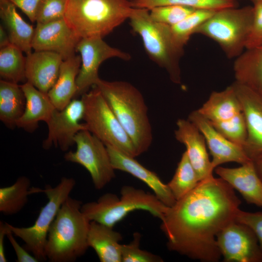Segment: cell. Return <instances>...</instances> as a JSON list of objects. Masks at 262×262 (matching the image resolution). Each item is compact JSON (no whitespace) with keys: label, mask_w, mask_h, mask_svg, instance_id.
Wrapping results in <instances>:
<instances>
[{"label":"cell","mask_w":262,"mask_h":262,"mask_svg":"<svg viewBox=\"0 0 262 262\" xmlns=\"http://www.w3.org/2000/svg\"><path fill=\"white\" fill-rule=\"evenodd\" d=\"M241 203L234 189L222 178L212 175L199 181L167 207L161 220L168 249L192 259L218 262L221 255L216 237L235 221Z\"/></svg>","instance_id":"1"},{"label":"cell","mask_w":262,"mask_h":262,"mask_svg":"<svg viewBox=\"0 0 262 262\" xmlns=\"http://www.w3.org/2000/svg\"><path fill=\"white\" fill-rule=\"evenodd\" d=\"M94 86L131 139L138 155L147 151L152 141V129L147 107L139 90L125 81L110 82L100 78Z\"/></svg>","instance_id":"2"},{"label":"cell","mask_w":262,"mask_h":262,"mask_svg":"<svg viewBox=\"0 0 262 262\" xmlns=\"http://www.w3.org/2000/svg\"><path fill=\"white\" fill-rule=\"evenodd\" d=\"M82 202L69 196L64 202L49 228L45 253L51 262H73L89 247L90 221L81 211Z\"/></svg>","instance_id":"3"},{"label":"cell","mask_w":262,"mask_h":262,"mask_svg":"<svg viewBox=\"0 0 262 262\" xmlns=\"http://www.w3.org/2000/svg\"><path fill=\"white\" fill-rule=\"evenodd\" d=\"M130 0H69L65 18L80 38L104 36L129 18Z\"/></svg>","instance_id":"4"},{"label":"cell","mask_w":262,"mask_h":262,"mask_svg":"<svg viewBox=\"0 0 262 262\" xmlns=\"http://www.w3.org/2000/svg\"><path fill=\"white\" fill-rule=\"evenodd\" d=\"M129 19L150 59L166 71L172 82L180 83V62L184 48L175 42L171 26L153 20L149 11L143 8H134Z\"/></svg>","instance_id":"5"},{"label":"cell","mask_w":262,"mask_h":262,"mask_svg":"<svg viewBox=\"0 0 262 262\" xmlns=\"http://www.w3.org/2000/svg\"><path fill=\"white\" fill-rule=\"evenodd\" d=\"M121 196L106 193L96 201L82 204L81 211L90 221L113 228L131 212L136 210L147 211L153 216L163 219L167 206L154 194L125 185L120 191Z\"/></svg>","instance_id":"6"},{"label":"cell","mask_w":262,"mask_h":262,"mask_svg":"<svg viewBox=\"0 0 262 262\" xmlns=\"http://www.w3.org/2000/svg\"><path fill=\"white\" fill-rule=\"evenodd\" d=\"M254 15L252 5L223 8L215 11L197 28L195 34L212 39L228 58L235 59L246 49Z\"/></svg>","instance_id":"7"},{"label":"cell","mask_w":262,"mask_h":262,"mask_svg":"<svg viewBox=\"0 0 262 262\" xmlns=\"http://www.w3.org/2000/svg\"><path fill=\"white\" fill-rule=\"evenodd\" d=\"M81 99L84 105L82 119L87 130L106 146L134 158L139 156L131 139L96 86L83 94Z\"/></svg>","instance_id":"8"},{"label":"cell","mask_w":262,"mask_h":262,"mask_svg":"<svg viewBox=\"0 0 262 262\" xmlns=\"http://www.w3.org/2000/svg\"><path fill=\"white\" fill-rule=\"evenodd\" d=\"M76 181L73 178L63 177L55 187L48 185L45 189L34 188V193L43 192L48 201L43 207L34 223L31 226L19 228L8 223L10 230L23 240L25 248L39 261L47 260L45 253L48 232L61 206L69 196Z\"/></svg>","instance_id":"9"},{"label":"cell","mask_w":262,"mask_h":262,"mask_svg":"<svg viewBox=\"0 0 262 262\" xmlns=\"http://www.w3.org/2000/svg\"><path fill=\"white\" fill-rule=\"evenodd\" d=\"M75 151H68L65 159L82 165L89 173L96 189L100 190L115 177L106 145L87 130H82L74 139Z\"/></svg>","instance_id":"10"},{"label":"cell","mask_w":262,"mask_h":262,"mask_svg":"<svg viewBox=\"0 0 262 262\" xmlns=\"http://www.w3.org/2000/svg\"><path fill=\"white\" fill-rule=\"evenodd\" d=\"M76 50L80 53L81 58L76 80L77 95H82L96 84L99 79L98 69L104 61L112 58L128 61L131 57L129 53L111 47L100 37L81 38Z\"/></svg>","instance_id":"11"},{"label":"cell","mask_w":262,"mask_h":262,"mask_svg":"<svg viewBox=\"0 0 262 262\" xmlns=\"http://www.w3.org/2000/svg\"><path fill=\"white\" fill-rule=\"evenodd\" d=\"M217 245L225 262H261L258 239L248 226L234 221L217 235Z\"/></svg>","instance_id":"12"},{"label":"cell","mask_w":262,"mask_h":262,"mask_svg":"<svg viewBox=\"0 0 262 262\" xmlns=\"http://www.w3.org/2000/svg\"><path fill=\"white\" fill-rule=\"evenodd\" d=\"M83 113L82 99H73L62 110L56 109L47 123L48 134L43 143V148L47 149L53 145L63 151H67L75 144L77 133L87 130L85 124L80 122Z\"/></svg>","instance_id":"13"},{"label":"cell","mask_w":262,"mask_h":262,"mask_svg":"<svg viewBox=\"0 0 262 262\" xmlns=\"http://www.w3.org/2000/svg\"><path fill=\"white\" fill-rule=\"evenodd\" d=\"M65 18L47 23H37L32 41L34 51H49L59 54L63 60L75 55L81 40Z\"/></svg>","instance_id":"14"},{"label":"cell","mask_w":262,"mask_h":262,"mask_svg":"<svg viewBox=\"0 0 262 262\" xmlns=\"http://www.w3.org/2000/svg\"><path fill=\"white\" fill-rule=\"evenodd\" d=\"M188 119L203 135L212 157L211 163L213 170L220 165L227 163L235 162L243 164L252 161L243 147L227 139L197 110L192 111L188 115Z\"/></svg>","instance_id":"15"},{"label":"cell","mask_w":262,"mask_h":262,"mask_svg":"<svg viewBox=\"0 0 262 262\" xmlns=\"http://www.w3.org/2000/svg\"><path fill=\"white\" fill-rule=\"evenodd\" d=\"M232 85L240 102L246 126L244 149L251 159L262 152V94L235 81Z\"/></svg>","instance_id":"16"},{"label":"cell","mask_w":262,"mask_h":262,"mask_svg":"<svg viewBox=\"0 0 262 262\" xmlns=\"http://www.w3.org/2000/svg\"><path fill=\"white\" fill-rule=\"evenodd\" d=\"M176 125L175 138L185 146V151L199 180L213 175V170L202 133L188 119H179Z\"/></svg>","instance_id":"17"},{"label":"cell","mask_w":262,"mask_h":262,"mask_svg":"<svg viewBox=\"0 0 262 262\" xmlns=\"http://www.w3.org/2000/svg\"><path fill=\"white\" fill-rule=\"evenodd\" d=\"M107 147L113 167L115 170L127 172L147 185L156 196L167 207L173 206L176 200L167 184L164 183L154 172L147 169L134 157L110 146Z\"/></svg>","instance_id":"18"},{"label":"cell","mask_w":262,"mask_h":262,"mask_svg":"<svg viewBox=\"0 0 262 262\" xmlns=\"http://www.w3.org/2000/svg\"><path fill=\"white\" fill-rule=\"evenodd\" d=\"M63 61L58 53L49 51H34L26 57V82L38 90L48 93L59 74Z\"/></svg>","instance_id":"19"},{"label":"cell","mask_w":262,"mask_h":262,"mask_svg":"<svg viewBox=\"0 0 262 262\" xmlns=\"http://www.w3.org/2000/svg\"><path fill=\"white\" fill-rule=\"evenodd\" d=\"M215 172L238 191L245 200L262 208V180L252 161L236 168L218 166Z\"/></svg>","instance_id":"20"},{"label":"cell","mask_w":262,"mask_h":262,"mask_svg":"<svg viewBox=\"0 0 262 262\" xmlns=\"http://www.w3.org/2000/svg\"><path fill=\"white\" fill-rule=\"evenodd\" d=\"M20 86L25 97L26 104L22 115L16 121V126L33 132L38 127L39 121L47 123L56 109L48 93L38 90L27 82Z\"/></svg>","instance_id":"21"},{"label":"cell","mask_w":262,"mask_h":262,"mask_svg":"<svg viewBox=\"0 0 262 262\" xmlns=\"http://www.w3.org/2000/svg\"><path fill=\"white\" fill-rule=\"evenodd\" d=\"M121 234L113 228L90 221L87 244L97 253L101 262H122Z\"/></svg>","instance_id":"22"},{"label":"cell","mask_w":262,"mask_h":262,"mask_svg":"<svg viewBox=\"0 0 262 262\" xmlns=\"http://www.w3.org/2000/svg\"><path fill=\"white\" fill-rule=\"evenodd\" d=\"M81 66V58L75 55L63 60L57 81L48 95L58 110H63L76 95L77 77Z\"/></svg>","instance_id":"23"},{"label":"cell","mask_w":262,"mask_h":262,"mask_svg":"<svg viewBox=\"0 0 262 262\" xmlns=\"http://www.w3.org/2000/svg\"><path fill=\"white\" fill-rule=\"evenodd\" d=\"M211 123L228 120L242 113V106L232 84L220 91H213L197 109Z\"/></svg>","instance_id":"24"},{"label":"cell","mask_w":262,"mask_h":262,"mask_svg":"<svg viewBox=\"0 0 262 262\" xmlns=\"http://www.w3.org/2000/svg\"><path fill=\"white\" fill-rule=\"evenodd\" d=\"M16 6L8 0H0V17L10 41L23 52H32L34 29L19 15Z\"/></svg>","instance_id":"25"},{"label":"cell","mask_w":262,"mask_h":262,"mask_svg":"<svg viewBox=\"0 0 262 262\" xmlns=\"http://www.w3.org/2000/svg\"><path fill=\"white\" fill-rule=\"evenodd\" d=\"M235 82L262 94V45L246 49L235 59Z\"/></svg>","instance_id":"26"},{"label":"cell","mask_w":262,"mask_h":262,"mask_svg":"<svg viewBox=\"0 0 262 262\" xmlns=\"http://www.w3.org/2000/svg\"><path fill=\"white\" fill-rule=\"evenodd\" d=\"M26 104L24 94L18 83L0 81V120L7 127L13 129L22 115Z\"/></svg>","instance_id":"27"},{"label":"cell","mask_w":262,"mask_h":262,"mask_svg":"<svg viewBox=\"0 0 262 262\" xmlns=\"http://www.w3.org/2000/svg\"><path fill=\"white\" fill-rule=\"evenodd\" d=\"M30 179L21 176L9 186L0 188V212L6 215L19 212L28 200V196L32 194Z\"/></svg>","instance_id":"28"},{"label":"cell","mask_w":262,"mask_h":262,"mask_svg":"<svg viewBox=\"0 0 262 262\" xmlns=\"http://www.w3.org/2000/svg\"><path fill=\"white\" fill-rule=\"evenodd\" d=\"M14 44L0 49V76L2 80L18 83L26 81V57Z\"/></svg>","instance_id":"29"},{"label":"cell","mask_w":262,"mask_h":262,"mask_svg":"<svg viewBox=\"0 0 262 262\" xmlns=\"http://www.w3.org/2000/svg\"><path fill=\"white\" fill-rule=\"evenodd\" d=\"M199 181L196 173L185 151L173 178L167 184L177 201L194 189Z\"/></svg>","instance_id":"30"},{"label":"cell","mask_w":262,"mask_h":262,"mask_svg":"<svg viewBox=\"0 0 262 262\" xmlns=\"http://www.w3.org/2000/svg\"><path fill=\"white\" fill-rule=\"evenodd\" d=\"M133 7L148 10L158 6L180 5L196 9L217 11L223 8L236 7L235 0H131Z\"/></svg>","instance_id":"31"},{"label":"cell","mask_w":262,"mask_h":262,"mask_svg":"<svg viewBox=\"0 0 262 262\" xmlns=\"http://www.w3.org/2000/svg\"><path fill=\"white\" fill-rule=\"evenodd\" d=\"M215 11L206 9H196L183 20L171 26L175 42L184 48L190 37L197 28L210 18Z\"/></svg>","instance_id":"32"},{"label":"cell","mask_w":262,"mask_h":262,"mask_svg":"<svg viewBox=\"0 0 262 262\" xmlns=\"http://www.w3.org/2000/svg\"><path fill=\"white\" fill-rule=\"evenodd\" d=\"M211 123L227 139L244 149L247 133L243 112L228 120Z\"/></svg>","instance_id":"33"},{"label":"cell","mask_w":262,"mask_h":262,"mask_svg":"<svg viewBox=\"0 0 262 262\" xmlns=\"http://www.w3.org/2000/svg\"><path fill=\"white\" fill-rule=\"evenodd\" d=\"M196 9L180 5H167L156 7L149 11L150 16L153 20L172 26Z\"/></svg>","instance_id":"34"},{"label":"cell","mask_w":262,"mask_h":262,"mask_svg":"<svg viewBox=\"0 0 262 262\" xmlns=\"http://www.w3.org/2000/svg\"><path fill=\"white\" fill-rule=\"evenodd\" d=\"M69 0H40L36 12L37 23H47L65 18Z\"/></svg>","instance_id":"35"},{"label":"cell","mask_w":262,"mask_h":262,"mask_svg":"<svg viewBox=\"0 0 262 262\" xmlns=\"http://www.w3.org/2000/svg\"><path fill=\"white\" fill-rule=\"evenodd\" d=\"M141 234L133 233V239L128 244L121 245L122 262H161L160 257L140 248Z\"/></svg>","instance_id":"36"},{"label":"cell","mask_w":262,"mask_h":262,"mask_svg":"<svg viewBox=\"0 0 262 262\" xmlns=\"http://www.w3.org/2000/svg\"><path fill=\"white\" fill-rule=\"evenodd\" d=\"M254 9V19L246 49L262 45V0H250Z\"/></svg>","instance_id":"37"},{"label":"cell","mask_w":262,"mask_h":262,"mask_svg":"<svg viewBox=\"0 0 262 262\" xmlns=\"http://www.w3.org/2000/svg\"><path fill=\"white\" fill-rule=\"evenodd\" d=\"M235 220L252 229L258 239L262 253V212L251 213L239 209Z\"/></svg>","instance_id":"38"},{"label":"cell","mask_w":262,"mask_h":262,"mask_svg":"<svg viewBox=\"0 0 262 262\" xmlns=\"http://www.w3.org/2000/svg\"><path fill=\"white\" fill-rule=\"evenodd\" d=\"M8 226V225H7ZM6 236L11 243L16 256L17 262H38L39 261L33 255H31L28 251L22 247L16 241L14 237V234L10 230L7 232Z\"/></svg>","instance_id":"39"},{"label":"cell","mask_w":262,"mask_h":262,"mask_svg":"<svg viewBox=\"0 0 262 262\" xmlns=\"http://www.w3.org/2000/svg\"><path fill=\"white\" fill-rule=\"evenodd\" d=\"M19 8L32 22L36 21V12L40 0H8Z\"/></svg>","instance_id":"40"},{"label":"cell","mask_w":262,"mask_h":262,"mask_svg":"<svg viewBox=\"0 0 262 262\" xmlns=\"http://www.w3.org/2000/svg\"><path fill=\"white\" fill-rule=\"evenodd\" d=\"M8 227L6 222L0 221V262H7L4 251V239L7 235Z\"/></svg>","instance_id":"41"},{"label":"cell","mask_w":262,"mask_h":262,"mask_svg":"<svg viewBox=\"0 0 262 262\" xmlns=\"http://www.w3.org/2000/svg\"><path fill=\"white\" fill-rule=\"evenodd\" d=\"M11 43L8 33L4 28L0 25V49L4 48Z\"/></svg>","instance_id":"42"},{"label":"cell","mask_w":262,"mask_h":262,"mask_svg":"<svg viewBox=\"0 0 262 262\" xmlns=\"http://www.w3.org/2000/svg\"><path fill=\"white\" fill-rule=\"evenodd\" d=\"M251 160L257 174L262 180V152L254 156Z\"/></svg>","instance_id":"43"},{"label":"cell","mask_w":262,"mask_h":262,"mask_svg":"<svg viewBox=\"0 0 262 262\" xmlns=\"http://www.w3.org/2000/svg\"></svg>","instance_id":"44"},{"label":"cell","mask_w":262,"mask_h":262,"mask_svg":"<svg viewBox=\"0 0 262 262\" xmlns=\"http://www.w3.org/2000/svg\"></svg>","instance_id":"45"}]
</instances>
